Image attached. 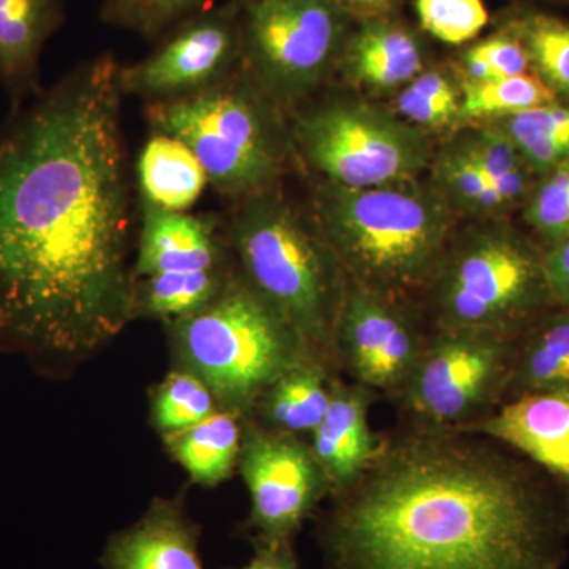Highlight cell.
<instances>
[{
	"instance_id": "obj_1",
	"label": "cell",
	"mask_w": 569,
	"mask_h": 569,
	"mask_svg": "<svg viewBox=\"0 0 569 569\" xmlns=\"http://www.w3.org/2000/svg\"><path fill=\"white\" fill-rule=\"evenodd\" d=\"M119 67L81 62L0 127V351L77 362L133 321Z\"/></svg>"
},
{
	"instance_id": "obj_2",
	"label": "cell",
	"mask_w": 569,
	"mask_h": 569,
	"mask_svg": "<svg viewBox=\"0 0 569 569\" xmlns=\"http://www.w3.org/2000/svg\"><path fill=\"white\" fill-rule=\"evenodd\" d=\"M335 496L332 569H557L538 489L475 433L419 427L385 441Z\"/></svg>"
},
{
	"instance_id": "obj_3",
	"label": "cell",
	"mask_w": 569,
	"mask_h": 569,
	"mask_svg": "<svg viewBox=\"0 0 569 569\" xmlns=\"http://www.w3.org/2000/svg\"><path fill=\"white\" fill-rule=\"evenodd\" d=\"M313 206L348 280L400 305L426 290L455 227L443 197L418 179L372 189L323 181Z\"/></svg>"
},
{
	"instance_id": "obj_4",
	"label": "cell",
	"mask_w": 569,
	"mask_h": 569,
	"mask_svg": "<svg viewBox=\"0 0 569 569\" xmlns=\"http://www.w3.org/2000/svg\"><path fill=\"white\" fill-rule=\"evenodd\" d=\"M227 238L242 276L287 318L310 355L336 370L348 277L316 220L272 187L236 203Z\"/></svg>"
},
{
	"instance_id": "obj_5",
	"label": "cell",
	"mask_w": 569,
	"mask_h": 569,
	"mask_svg": "<svg viewBox=\"0 0 569 569\" xmlns=\"http://www.w3.org/2000/svg\"><path fill=\"white\" fill-rule=\"evenodd\" d=\"M164 329L174 367L200 378L219 407L241 419L254 417L279 378L316 359L238 266L209 305Z\"/></svg>"
},
{
	"instance_id": "obj_6",
	"label": "cell",
	"mask_w": 569,
	"mask_h": 569,
	"mask_svg": "<svg viewBox=\"0 0 569 569\" xmlns=\"http://www.w3.org/2000/svg\"><path fill=\"white\" fill-rule=\"evenodd\" d=\"M144 116L151 132L182 141L209 186L234 203L277 187L295 149L283 111L242 69L208 91L146 103Z\"/></svg>"
},
{
	"instance_id": "obj_7",
	"label": "cell",
	"mask_w": 569,
	"mask_h": 569,
	"mask_svg": "<svg viewBox=\"0 0 569 569\" xmlns=\"http://www.w3.org/2000/svg\"><path fill=\"white\" fill-rule=\"evenodd\" d=\"M425 291L437 329H477L511 339L552 301L542 253L496 220L452 233Z\"/></svg>"
},
{
	"instance_id": "obj_8",
	"label": "cell",
	"mask_w": 569,
	"mask_h": 569,
	"mask_svg": "<svg viewBox=\"0 0 569 569\" xmlns=\"http://www.w3.org/2000/svg\"><path fill=\"white\" fill-rule=\"evenodd\" d=\"M295 151L326 182L372 189L413 181L432 160L426 132L377 104L329 100L299 111Z\"/></svg>"
},
{
	"instance_id": "obj_9",
	"label": "cell",
	"mask_w": 569,
	"mask_h": 569,
	"mask_svg": "<svg viewBox=\"0 0 569 569\" xmlns=\"http://www.w3.org/2000/svg\"><path fill=\"white\" fill-rule=\"evenodd\" d=\"M353 21L336 0H263L242 10V66L280 110L305 102L336 67Z\"/></svg>"
},
{
	"instance_id": "obj_10",
	"label": "cell",
	"mask_w": 569,
	"mask_h": 569,
	"mask_svg": "<svg viewBox=\"0 0 569 569\" xmlns=\"http://www.w3.org/2000/svg\"><path fill=\"white\" fill-rule=\"evenodd\" d=\"M511 340L477 329H437L426 339L400 402L422 429H467L507 395Z\"/></svg>"
},
{
	"instance_id": "obj_11",
	"label": "cell",
	"mask_w": 569,
	"mask_h": 569,
	"mask_svg": "<svg viewBox=\"0 0 569 569\" xmlns=\"http://www.w3.org/2000/svg\"><path fill=\"white\" fill-rule=\"evenodd\" d=\"M157 41L148 58L119 67L123 97L167 102L230 80L242 66V10L206 7Z\"/></svg>"
},
{
	"instance_id": "obj_12",
	"label": "cell",
	"mask_w": 569,
	"mask_h": 569,
	"mask_svg": "<svg viewBox=\"0 0 569 569\" xmlns=\"http://www.w3.org/2000/svg\"><path fill=\"white\" fill-rule=\"evenodd\" d=\"M238 470L250 497L247 530L254 541H293L305 520L328 493L312 448L293 433L244 419Z\"/></svg>"
},
{
	"instance_id": "obj_13",
	"label": "cell",
	"mask_w": 569,
	"mask_h": 569,
	"mask_svg": "<svg viewBox=\"0 0 569 569\" xmlns=\"http://www.w3.org/2000/svg\"><path fill=\"white\" fill-rule=\"evenodd\" d=\"M426 337L403 305L348 280L336 329L339 367L372 392L399 396Z\"/></svg>"
},
{
	"instance_id": "obj_14",
	"label": "cell",
	"mask_w": 569,
	"mask_h": 569,
	"mask_svg": "<svg viewBox=\"0 0 569 569\" xmlns=\"http://www.w3.org/2000/svg\"><path fill=\"white\" fill-rule=\"evenodd\" d=\"M141 227L133 279L164 272L201 271L234 260L213 216L168 211L140 201Z\"/></svg>"
},
{
	"instance_id": "obj_15",
	"label": "cell",
	"mask_w": 569,
	"mask_h": 569,
	"mask_svg": "<svg viewBox=\"0 0 569 569\" xmlns=\"http://www.w3.org/2000/svg\"><path fill=\"white\" fill-rule=\"evenodd\" d=\"M460 432L501 441L569 479V392L516 396Z\"/></svg>"
},
{
	"instance_id": "obj_16",
	"label": "cell",
	"mask_w": 569,
	"mask_h": 569,
	"mask_svg": "<svg viewBox=\"0 0 569 569\" xmlns=\"http://www.w3.org/2000/svg\"><path fill=\"white\" fill-rule=\"evenodd\" d=\"M200 533L181 497L153 498L133 526L112 535L100 561L104 569H204Z\"/></svg>"
},
{
	"instance_id": "obj_17",
	"label": "cell",
	"mask_w": 569,
	"mask_h": 569,
	"mask_svg": "<svg viewBox=\"0 0 569 569\" xmlns=\"http://www.w3.org/2000/svg\"><path fill=\"white\" fill-rule=\"evenodd\" d=\"M372 399L373 392L361 385L335 378L328 410L310 433V448L331 485V493L353 485L383 448L385 441L369 425Z\"/></svg>"
},
{
	"instance_id": "obj_18",
	"label": "cell",
	"mask_w": 569,
	"mask_h": 569,
	"mask_svg": "<svg viewBox=\"0 0 569 569\" xmlns=\"http://www.w3.org/2000/svg\"><path fill=\"white\" fill-rule=\"evenodd\" d=\"M425 40L397 17L356 22L348 33L339 69L367 91L402 89L426 69Z\"/></svg>"
},
{
	"instance_id": "obj_19",
	"label": "cell",
	"mask_w": 569,
	"mask_h": 569,
	"mask_svg": "<svg viewBox=\"0 0 569 569\" xmlns=\"http://www.w3.org/2000/svg\"><path fill=\"white\" fill-rule=\"evenodd\" d=\"M66 22V0H0V88L13 108L41 86V52Z\"/></svg>"
},
{
	"instance_id": "obj_20",
	"label": "cell",
	"mask_w": 569,
	"mask_h": 569,
	"mask_svg": "<svg viewBox=\"0 0 569 569\" xmlns=\"http://www.w3.org/2000/svg\"><path fill=\"white\" fill-rule=\"evenodd\" d=\"M137 179L142 203L179 212L193 208L209 183L200 160L182 141L153 132L138 157Z\"/></svg>"
},
{
	"instance_id": "obj_21",
	"label": "cell",
	"mask_w": 569,
	"mask_h": 569,
	"mask_svg": "<svg viewBox=\"0 0 569 569\" xmlns=\"http://www.w3.org/2000/svg\"><path fill=\"white\" fill-rule=\"evenodd\" d=\"M244 419L217 411L200 425L164 437L171 456L198 486L216 488L233 477L241 455Z\"/></svg>"
},
{
	"instance_id": "obj_22",
	"label": "cell",
	"mask_w": 569,
	"mask_h": 569,
	"mask_svg": "<svg viewBox=\"0 0 569 569\" xmlns=\"http://www.w3.org/2000/svg\"><path fill=\"white\" fill-rule=\"evenodd\" d=\"M332 372L316 359L296 367L268 389L252 419L269 429L310 437L331 402Z\"/></svg>"
},
{
	"instance_id": "obj_23",
	"label": "cell",
	"mask_w": 569,
	"mask_h": 569,
	"mask_svg": "<svg viewBox=\"0 0 569 569\" xmlns=\"http://www.w3.org/2000/svg\"><path fill=\"white\" fill-rule=\"evenodd\" d=\"M234 260L201 271L164 272L134 279L132 318L162 321L181 320L212 301L234 271Z\"/></svg>"
},
{
	"instance_id": "obj_24",
	"label": "cell",
	"mask_w": 569,
	"mask_h": 569,
	"mask_svg": "<svg viewBox=\"0 0 569 569\" xmlns=\"http://www.w3.org/2000/svg\"><path fill=\"white\" fill-rule=\"evenodd\" d=\"M508 391L569 392V309L539 325L515 351Z\"/></svg>"
},
{
	"instance_id": "obj_25",
	"label": "cell",
	"mask_w": 569,
	"mask_h": 569,
	"mask_svg": "<svg viewBox=\"0 0 569 569\" xmlns=\"http://www.w3.org/2000/svg\"><path fill=\"white\" fill-rule=\"evenodd\" d=\"M501 28L520 41L535 77L557 97H569V21L541 10L519 9Z\"/></svg>"
},
{
	"instance_id": "obj_26",
	"label": "cell",
	"mask_w": 569,
	"mask_h": 569,
	"mask_svg": "<svg viewBox=\"0 0 569 569\" xmlns=\"http://www.w3.org/2000/svg\"><path fill=\"white\" fill-rule=\"evenodd\" d=\"M489 123L507 134L535 174L569 162V104H541Z\"/></svg>"
},
{
	"instance_id": "obj_27",
	"label": "cell",
	"mask_w": 569,
	"mask_h": 569,
	"mask_svg": "<svg viewBox=\"0 0 569 569\" xmlns=\"http://www.w3.org/2000/svg\"><path fill=\"white\" fill-rule=\"evenodd\" d=\"M429 167L432 173L430 183L443 197L452 212L467 216L470 213L486 219L508 211L507 204L482 174L481 168L468 153L460 138L432 156Z\"/></svg>"
},
{
	"instance_id": "obj_28",
	"label": "cell",
	"mask_w": 569,
	"mask_h": 569,
	"mask_svg": "<svg viewBox=\"0 0 569 569\" xmlns=\"http://www.w3.org/2000/svg\"><path fill=\"white\" fill-rule=\"evenodd\" d=\"M460 140L508 209L526 203L535 173L507 134L493 123H485Z\"/></svg>"
},
{
	"instance_id": "obj_29",
	"label": "cell",
	"mask_w": 569,
	"mask_h": 569,
	"mask_svg": "<svg viewBox=\"0 0 569 569\" xmlns=\"http://www.w3.org/2000/svg\"><path fill=\"white\" fill-rule=\"evenodd\" d=\"M553 102H559V97L531 73L486 82L460 81V121L496 122Z\"/></svg>"
},
{
	"instance_id": "obj_30",
	"label": "cell",
	"mask_w": 569,
	"mask_h": 569,
	"mask_svg": "<svg viewBox=\"0 0 569 569\" xmlns=\"http://www.w3.org/2000/svg\"><path fill=\"white\" fill-rule=\"evenodd\" d=\"M149 410L153 429L164 438L200 425L222 408L200 378L174 367L153 388Z\"/></svg>"
},
{
	"instance_id": "obj_31",
	"label": "cell",
	"mask_w": 569,
	"mask_h": 569,
	"mask_svg": "<svg viewBox=\"0 0 569 569\" xmlns=\"http://www.w3.org/2000/svg\"><path fill=\"white\" fill-rule=\"evenodd\" d=\"M397 116L419 130H443L460 121V88L456 74L426 69L400 89Z\"/></svg>"
},
{
	"instance_id": "obj_32",
	"label": "cell",
	"mask_w": 569,
	"mask_h": 569,
	"mask_svg": "<svg viewBox=\"0 0 569 569\" xmlns=\"http://www.w3.org/2000/svg\"><path fill=\"white\" fill-rule=\"evenodd\" d=\"M209 3L211 0H103L100 21L148 40H160Z\"/></svg>"
},
{
	"instance_id": "obj_33",
	"label": "cell",
	"mask_w": 569,
	"mask_h": 569,
	"mask_svg": "<svg viewBox=\"0 0 569 569\" xmlns=\"http://www.w3.org/2000/svg\"><path fill=\"white\" fill-rule=\"evenodd\" d=\"M422 31L447 44H466L488 26L482 0H415Z\"/></svg>"
},
{
	"instance_id": "obj_34",
	"label": "cell",
	"mask_w": 569,
	"mask_h": 569,
	"mask_svg": "<svg viewBox=\"0 0 569 569\" xmlns=\"http://www.w3.org/2000/svg\"><path fill=\"white\" fill-rule=\"evenodd\" d=\"M526 220L548 244L569 234V162L539 176L526 201Z\"/></svg>"
},
{
	"instance_id": "obj_35",
	"label": "cell",
	"mask_w": 569,
	"mask_h": 569,
	"mask_svg": "<svg viewBox=\"0 0 569 569\" xmlns=\"http://www.w3.org/2000/svg\"><path fill=\"white\" fill-rule=\"evenodd\" d=\"M467 48L488 63L498 78L530 73L529 56L520 41L507 29L500 28L493 36L475 41Z\"/></svg>"
},
{
	"instance_id": "obj_36",
	"label": "cell",
	"mask_w": 569,
	"mask_h": 569,
	"mask_svg": "<svg viewBox=\"0 0 569 569\" xmlns=\"http://www.w3.org/2000/svg\"><path fill=\"white\" fill-rule=\"evenodd\" d=\"M542 269L550 299L569 309V234L549 242L542 252Z\"/></svg>"
},
{
	"instance_id": "obj_37",
	"label": "cell",
	"mask_w": 569,
	"mask_h": 569,
	"mask_svg": "<svg viewBox=\"0 0 569 569\" xmlns=\"http://www.w3.org/2000/svg\"><path fill=\"white\" fill-rule=\"evenodd\" d=\"M239 569H299L293 541H254L252 559Z\"/></svg>"
},
{
	"instance_id": "obj_38",
	"label": "cell",
	"mask_w": 569,
	"mask_h": 569,
	"mask_svg": "<svg viewBox=\"0 0 569 569\" xmlns=\"http://www.w3.org/2000/svg\"><path fill=\"white\" fill-rule=\"evenodd\" d=\"M336 2L355 22L397 17L400 9V0H336Z\"/></svg>"
},
{
	"instance_id": "obj_39",
	"label": "cell",
	"mask_w": 569,
	"mask_h": 569,
	"mask_svg": "<svg viewBox=\"0 0 569 569\" xmlns=\"http://www.w3.org/2000/svg\"><path fill=\"white\" fill-rule=\"evenodd\" d=\"M231 6L238 7L239 10L249 9V7L254 6V3L263 2V0H227Z\"/></svg>"
}]
</instances>
